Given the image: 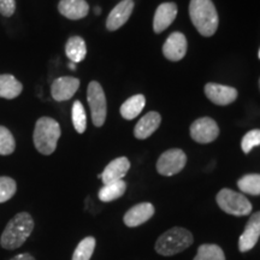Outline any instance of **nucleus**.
<instances>
[{"instance_id":"1a4fd4ad","label":"nucleus","mask_w":260,"mask_h":260,"mask_svg":"<svg viewBox=\"0 0 260 260\" xmlns=\"http://www.w3.org/2000/svg\"><path fill=\"white\" fill-rule=\"evenodd\" d=\"M79 88V79L71 76H63L53 81L51 87V94L56 102H67L75 95Z\"/></svg>"},{"instance_id":"6ab92c4d","label":"nucleus","mask_w":260,"mask_h":260,"mask_svg":"<svg viewBox=\"0 0 260 260\" xmlns=\"http://www.w3.org/2000/svg\"><path fill=\"white\" fill-rule=\"evenodd\" d=\"M23 90V86L15 76L10 74L0 75V98L15 99Z\"/></svg>"},{"instance_id":"b1692460","label":"nucleus","mask_w":260,"mask_h":260,"mask_svg":"<svg viewBox=\"0 0 260 260\" xmlns=\"http://www.w3.org/2000/svg\"><path fill=\"white\" fill-rule=\"evenodd\" d=\"M237 187L246 194L260 195V174L245 175L237 181Z\"/></svg>"},{"instance_id":"2f4dec72","label":"nucleus","mask_w":260,"mask_h":260,"mask_svg":"<svg viewBox=\"0 0 260 260\" xmlns=\"http://www.w3.org/2000/svg\"><path fill=\"white\" fill-rule=\"evenodd\" d=\"M69 68H70L71 70H76V64L73 63V61H70V63H69Z\"/></svg>"},{"instance_id":"f8f14e48","label":"nucleus","mask_w":260,"mask_h":260,"mask_svg":"<svg viewBox=\"0 0 260 260\" xmlns=\"http://www.w3.org/2000/svg\"><path fill=\"white\" fill-rule=\"evenodd\" d=\"M204 90L211 102L220 106L229 105L235 102L237 98V90L234 87L223 86L218 83H207Z\"/></svg>"},{"instance_id":"cd10ccee","label":"nucleus","mask_w":260,"mask_h":260,"mask_svg":"<svg viewBox=\"0 0 260 260\" xmlns=\"http://www.w3.org/2000/svg\"><path fill=\"white\" fill-rule=\"evenodd\" d=\"M16 190H17V184L14 178L6 176L0 177V204L11 199L16 194Z\"/></svg>"},{"instance_id":"c85d7f7f","label":"nucleus","mask_w":260,"mask_h":260,"mask_svg":"<svg viewBox=\"0 0 260 260\" xmlns=\"http://www.w3.org/2000/svg\"><path fill=\"white\" fill-rule=\"evenodd\" d=\"M256 146H260V129H253L248 132L241 141V148L246 154H248Z\"/></svg>"},{"instance_id":"f704fd0d","label":"nucleus","mask_w":260,"mask_h":260,"mask_svg":"<svg viewBox=\"0 0 260 260\" xmlns=\"http://www.w3.org/2000/svg\"><path fill=\"white\" fill-rule=\"evenodd\" d=\"M259 58H260V51H259Z\"/></svg>"},{"instance_id":"2eb2a0df","label":"nucleus","mask_w":260,"mask_h":260,"mask_svg":"<svg viewBox=\"0 0 260 260\" xmlns=\"http://www.w3.org/2000/svg\"><path fill=\"white\" fill-rule=\"evenodd\" d=\"M130 169V161L128 158L125 157H119L113 159L111 162L106 165V168L104 169L103 174H100L99 178H102L104 184L112 183V182L121 181L123 177L125 176L126 172Z\"/></svg>"},{"instance_id":"4468645a","label":"nucleus","mask_w":260,"mask_h":260,"mask_svg":"<svg viewBox=\"0 0 260 260\" xmlns=\"http://www.w3.org/2000/svg\"><path fill=\"white\" fill-rule=\"evenodd\" d=\"M154 211V206L151 203L138 204L126 211L123 222L129 228L139 226L151 219L153 217Z\"/></svg>"},{"instance_id":"0eeeda50","label":"nucleus","mask_w":260,"mask_h":260,"mask_svg":"<svg viewBox=\"0 0 260 260\" xmlns=\"http://www.w3.org/2000/svg\"><path fill=\"white\" fill-rule=\"evenodd\" d=\"M187 164V155L180 148L164 152L157 161V171L162 176H174L183 170Z\"/></svg>"},{"instance_id":"393cba45","label":"nucleus","mask_w":260,"mask_h":260,"mask_svg":"<svg viewBox=\"0 0 260 260\" xmlns=\"http://www.w3.org/2000/svg\"><path fill=\"white\" fill-rule=\"evenodd\" d=\"M95 245L96 241L93 236L84 237L74 251L73 260H90L95 249Z\"/></svg>"},{"instance_id":"5701e85b","label":"nucleus","mask_w":260,"mask_h":260,"mask_svg":"<svg viewBox=\"0 0 260 260\" xmlns=\"http://www.w3.org/2000/svg\"><path fill=\"white\" fill-rule=\"evenodd\" d=\"M193 260H225V254L218 245L205 243L198 248V253Z\"/></svg>"},{"instance_id":"ddd939ff","label":"nucleus","mask_w":260,"mask_h":260,"mask_svg":"<svg viewBox=\"0 0 260 260\" xmlns=\"http://www.w3.org/2000/svg\"><path fill=\"white\" fill-rule=\"evenodd\" d=\"M133 10H134V2L133 0H122L110 12L109 17L106 19V28L110 31H115L117 29L123 27L128 22Z\"/></svg>"},{"instance_id":"dca6fc26","label":"nucleus","mask_w":260,"mask_h":260,"mask_svg":"<svg viewBox=\"0 0 260 260\" xmlns=\"http://www.w3.org/2000/svg\"><path fill=\"white\" fill-rule=\"evenodd\" d=\"M177 16V5L175 3H162L155 10L153 18L154 32H162L171 25Z\"/></svg>"},{"instance_id":"7ed1b4c3","label":"nucleus","mask_w":260,"mask_h":260,"mask_svg":"<svg viewBox=\"0 0 260 260\" xmlns=\"http://www.w3.org/2000/svg\"><path fill=\"white\" fill-rule=\"evenodd\" d=\"M194 242L193 234L181 226L167 230L158 237L155 242V252L164 256H171L183 252Z\"/></svg>"},{"instance_id":"aec40b11","label":"nucleus","mask_w":260,"mask_h":260,"mask_svg":"<svg viewBox=\"0 0 260 260\" xmlns=\"http://www.w3.org/2000/svg\"><path fill=\"white\" fill-rule=\"evenodd\" d=\"M65 53L70 61L77 64L86 58L87 46L81 37H71L65 45Z\"/></svg>"},{"instance_id":"bb28decb","label":"nucleus","mask_w":260,"mask_h":260,"mask_svg":"<svg viewBox=\"0 0 260 260\" xmlns=\"http://www.w3.org/2000/svg\"><path fill=\"white\" fill-rule=\"evenodd\" d=\"M16 141L11 132L0 125V155H9L15 152Z\"/></svg>"},{"instance_id":"72a5a7b5","label":"nucleus","mask_w":260,"mask_h":260,"mask_svg":"<svg viewBox=\"0 0 260 260\" xmlns=\"http://www.w3.org/2000/svg\"><path fill=\"white\" fill-rule=\"evenodd\" d=\"M259 88H260V80H259Z\"/></svg>"},{"instance_id":"c756f323","label":"nucleus","mask_w":260,"mask_h":260,"mask_svg":"<svg viewBox=\"0 0 260 260\" xmlns=\"http://www.w3.org/2000/svg\"><path fill=\"white\" fill-rule=\"evenodd\" d=\"M16 11V0H0V15L10 17Z\"/></svg>"},{"instance_id":"a878e982","label":"nucleus","mask_w":260,"mask_h":260,"mask_svg":"<svg viewBox=\"0 0 260 260\" xmlns=\"http://www.w3.org/2000/svg\"><path fill=\"white\" fill-rule=\"evenodd\" d=\"M71 117H73L74 128L79 134H83L87 128V116L82 103L80 100H76L73 105V111H71Z\"/></svg>"},{"instance_id":"39448f33","label":"nucleus","mask_w":260,"mask_h":260,"mask_svg":"<svg viewBox=\"0 0 260 260\" xmlns=\"http://www.w3.org/2000/svg\"><path fill=\"white\" fill-rule=\"evenodd\" d=\"M216 200L219 209L228 214L242 217L251 214L252 212V204L245 195L229 189V188L220 189L217 194Z\"/></svg>"},{"instance_id":"6e6552de","label":"nucleus","mask_w":260,"mask_h":260,"mask_svg":"<svg viewBox=\"0 0 260 260\" xmlns=\"http://www.w3.org/2000/svg\"><path fill=\"white\" fill-rule=\"evenodd\" d=\"M219 128L214 119L210 117H203L197 119L190 125V136L199 144H210L218 138Z\"/></svg>"},{"instance_id":"f257e3e1","label":"nucleus","mask_w":260,"mask_h":260,"mask_svg":"<svg viewBox=\"0 0 260 260\" xmlns=\"http://www.w3.org/2000/svg\"><path fill=\"white\" fill-rule=\"evenodd\" d=\"M34 229V220L28 212H19L8 223L0 237V246L5 249H17L27 241Z\"/></svg>"},{"instance_id":"473e14b6","label":"nucleus","mask_w":260,"mask_h":260,"mask_svg":"<svg viewBox=\"0 0 260 260\" xmlns=\"http://www.w3.org/2000/svg\"><path fill=\"white\" fill-rule=\"evenodd\" d=\"M94 12H95V15H100V14H102V9L98 8V6H96V8L94 9Z\"/></svg>"},{"instance_id":"a211bd4d","label":"nucleus","mask_w":260,"mask_h":260,"mask_svg":"<svg viewBox=\"0 0 260 260\" xmlns=\"http://www.w3.org/2000/svg\"><path fill=\"white\" fill-rule=\"evenodd\" d=\"M161 122V117L158 112L151 111L147 115H145L138 122V124L135 125L134 129V135L136 139L139 140H145L153 134L154 132H157Z\"/></svg>"},{"instance_id":"7c9ffc66","label":"nucleus","mask_w":260,"mask_h":260,"mask_svg":"<svg viewBox=\"0 0 260 260\" xmlns=\"http://www.w3.org/2000/svg\"><path fill=\"white\" fill-rule=\"evenodd\" d=\"M10 260H35V258L31 254H29V253H22V254L16 255Z\"/></svg>"},{"instance_id":"f3484780","label":"nucleus","mask_w":260,"mask_h":260,"mask_svg":"<svg viewBox=\"0 0 260 260\" xmlns=\"http://www.w3.org/2000/svg\"><path fill=\"white\" fill-rule=\"evenodd\" d=\"M58 11L64 17L76 21L88 15L89 5L86 0H60L58 4Z\"/></svg>"},{"instance_id":"4be33fe9","label":"nucleus","mask_w":260,"mask_h":260,"mask_svg":"<svg viewBox=\"0 0 260 260\" xmlns=\"http://www.w3.org/2000/svg\"><path fill=\"white\" fill-rule=\"evenodd\" d=\"M126 190V183L123 180L112 182V183L104 184V187L99 190L98 197L103 203H111L113 200L119 199Z\"/></svg>"},{"instance_id":"412c9836","label":"nucleus","mask_w":260,"mask_h":260,"mask_svg":"<svg viewBox=\"0 0 260 260\" xmlns=\"http://www.w3.org/2000/svg\"><path fill=\"white\" fill-rule=\"evenodd\" d=\"M146 104V98L142 94H138V95H133L125 100L121 106V115L124 119H134L141 113L144 110Z\"/></svg>"},{"instance_id":"20e7f679","label":"nucleus","mask_w":260,"mask_h":260,"mask_svg":"<svg viewBox=\"0 0 260 260\" xmlns=\"http://www.w3.org/2000/svg\"><path fill=\"white\" fill-rule=\"evenodd\" d=\"M60 134V125L56 119L50 117H41L35 124L34 135H32L35 148L44 155L52 154L56 151Z\"/></svg>"},{"instance_id":"9d476101","label":"nucleus","mask_w":260,"mask_h":260,"mask_svg":"<svg viewBox=\"0 0 260 260\" xmlns=\"http://www.w3.org/2000/svg\"><path fill=\"white\" fill-rule=\"evenodd\" d=\"M260 237V211L253 213L247 222L245 230L239 240L240 252L245 253L253 249Z\"/></svg>"},{"instance_id":"423d86ee","label":"nucleus","mask_w":260,"mask_h":260,"mask_svg":"<svg viewBox=\"0 0 260 260\" xmlns=\"http://www.w3.org/2000/svg\"><path fill=\"white\" fill-rule=\"evenodd\" d=\"M87 100H88L92 121L95 126H102L106 121L107 104L102 84L96 81H92L87 89Z\"/></svg>"},{"instance_id":"9b49d317","label":"nucleus","mask_w":260,"mask_h":260,"mask_svg":"<svg viewBox=\"0 0 260 260\" xmlns=\"http://www.w3.org/2000/svg\"><path fill=\"white\" fill-rule=\"evenodd\" d=\"M187 53V39L180 31L172 32L162 46V54L167 59L178 61Z\"/></svg>"},{"instance_id":"f03ea898","label":"nucleus","mask_w":260,"mask_h":260,"mask_svg":"<svg viewBox=\"0 0 260 260\" xmlns=\"http://www.w3.org/2000/svg\"><path fill=\"white\" fill-rule=\"evenodd\" d=\"M189 17L203 37H212L218 29V14L212 0H190Z\"/></svg>"}]
</instances>
